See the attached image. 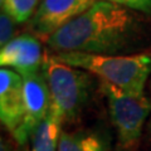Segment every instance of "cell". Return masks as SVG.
I'll return each mask as SVG.
<instances>
[{"label": "cell", "mask_w": 151, "mask_h": 151, "mask_svg": "<svg viewBox=\"0 0 151 151\" xmlns=\"http://www.w3.org/2000/svg\"><path fill=\"white\" fill-rule=\"evenodd\" d=\"M146 42L140 13L105 0H96L79 17L47 39L48 48L88 54H135Z\"/></svg>", "instance_id": "1"}, {"label": "cell", "mask_w": 151, "mask_h": 151, "mask_svg": "<svg viewBox=\"0 0 151 151\" xmlns=\"http://www.w3.org/2000/svg\"><path fill=\"white\" fill-rule=\"evenodd\" d=\"M52 55L65 64L87 70L101 82L132 96L145 94L146 82L151 77V54L149 53L102 55L58 52Z\"/></svg>", "instance_id": "2"}, {"label": "cell", "mask_w": 151, "mask_h": 151, "mask_svg": "<svg viewBox=\"0 0 151 151\" xmlns=\"http://www.w3.org/2000/svg\"><path fill=\"white\" fill-rule=\"evenodd\" d=\"M42 70L50 92V110L63 122L74 121L91 98L93 74L65 64L53 55H45Z\"/></svg>", "instance_id": "3"}, {"label": "cell", "mask_w": 151, "mask_h": 151, "mask_svg": "<svg viewBox=\"0 0 151 151\" xmlns=\"http://www.w3.org/2000/svg\"><path fill=\"white\" fill-rule=\"evenodd\" d=\"M100 89L108 107V113L117 136L119 151H131L139 144L145 124L151 116V100L132 96L100 81Z\"/></svg>", "instance_id": "4"}, {"label": "cell", "mask_w": 151, "mask_h": 151, "mask_svg": "<svg viewBox=\"0 0 151 151\" xmlns=\"http://www.w3.org/2000/svg\"><path fill=\"white\" fill-rule=\"evenodd\" d=\"M23 81L25 116L22 125L13 135L14 140L20 146H24L30 140L34 130L48 115L52 105L49 87L43 70L28 77H23Z\"/></svg>", "instance_id": "5"}, {"label": "cell", "mask_w": 151, "mask_h": 151, "mask_svg": "<svg viewBox=\"0 0 151 151\" xmlns=\"http://www.w3.org/2000/svg\"><path fill=\"white\" fill-rule=\"evenodd\" d=\"M94 1L96 0H42L30 19V30L47 40L92 6Z\"/></svg>", "instance_id": "6"}, {"label": "cell", "mask_w": 151, "mask_h": 151, "mask_svg": "<svg viewBox=\"0 0 151 151\" xmlns=\"http://www.w3.org/2000/svg\"><path fill=\"white\" fill-rule=\"evenodd\" d=\"M44 58L38 38L30 34L13 38L0 50L1 67L15 70L22 77L40 72Z\"/></svg>", "instance_id": "7"}, {"label": "cell", "mask_w": 151, "mask_h": 151, "mask_svg": "<svg viewBox=\"0 0 151 151\" xmlns=\"http://www.w3.org/2000/svg\"><path fill=\"white\" fill-rule=\"evenodd\" d=\"M25 116L24 81L15 70H0V120L12 136L22 125Z\"/></svg>", "instance_id": "8"}, {"label": "cell", "mask_w": 151, "mask_h": 151, "mask_svg": "<svg viewBox=\"0 0 151 151\" xmlns=\"http://www.w3.org/2000/svg\"><path fill=\"white\" fill-rule=\"evenodd\" d=\"M58 151H110V141L97 130L62 131Z\"/></svg>", "instance_id": "9"}, {"label": "cell", "mask_w": 151, "mask_h": 151, "mask_svg": "<svg viewBox=\"0 0 151 151\" xmlns=\"http://www.w3.org/2000/svg\"><path fill=\"white\" fill-rule=\"evenodd\" d=\"M63 120L53 110L40 122L30 137V151H58Z\"/></svg>", "instance_id": "10"}, {"label": "cell", "mask_w": 151, "mask_h": 151, "mask_svg": "<svg viewBox=\"0 0 151 151\" xmlns=\"http://www.w3.org/2000/svg\"><path fill=\"white\" fill-rule=\"evenodd\" d=\"M39 0H3L1 9L17 23H24L34 15Z\"/></svg>", "instance_id": "11"}, {"label": "cell", "mask_w": 151, "mask_h": 151, "mask_svg": "<svg viewBox=\"0 0 151 151\" xmlns=\"http://www.w3.org/2000/svg\"><path fill=\"white\" fill-rule=\"evenodd\" d=\"M15 23L17 22L8 13L1 10V14H0V47L1 48L13 39Z\"/></svg>", "instance_id": "12"}, {"label": "cell", "mask_w": 151, "mask_h": 151, "mask_svg": "<svg viewBox=\"0 0 151 151\" xmlns=\"http://www.w3.org/2000/svg\"><path fill=\"white\" fill-rule=\"evenodd\" d=\"M117 5L129 8L131 10H135L141 14L151 15V0H105Z\"/></svg>", "instance_id": "13"}, {"label": "cell", "mask_w": 151, "mask_h": 151, "mask_svg": "<svg viewBox=\"0 0 151 151\" xmlns=\"http://www.w3.org/2000/svg\"><path fill=\"white\" fill-rule=\"evenodd\" d=\"M0 151H13L10 144L4 139H1V141H0Z\"/></svg>", "instance_id": "14"}, {"label": "cell", "mask_w": 151, "mask_h": 151, "mask_svg": "<svg viewBox=\"0 0 151 151\" xmlns=\"http://www.w3.org/2000/svg\"><path fill=\"white\" fill-rule=\"evenodd\" d=\"M150 89H151V77H150ZM147 132L151 135V116L149 119V124H147Z\"/></svg>", "instance_id": "15"}, {"label": "cell", "mask_w": 151, "mask_h": 151, "mask_svg": "<svg viewBox=\"0 0 151 151\" xmlns=\"http://www.w3.org/2000/svg\"><path fill=\"white\" fill-rule=\"evenodd\" d=\"M19 151H29V150H28V149L25 147V149H22V150H19Z\"/></svg>", "instance_id": "16"}, {"label": "cell", "mask_w": 151, "mask_h": 151, "mask_svg": "<svg viewBox=\"0 0 151 151\" xmlns=\"http://www.w3.org/2000/svg\"><path fill=\"white\" fill-rule=\"evenodd\" d=\"M0 1H3V0H0Z\"/></svg>", "instance_id": "17"}]
</instances>
